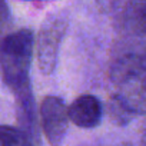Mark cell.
<instances>
[{
    "label": "cell",
    "instance_id": "52a82bcc",
    "mask_svg": "<svg viewBox=\"0 0 146 146\" xmlns=\"http://www.w3.org/2000/svg\"><path fill=\"white\" fill-rule=\"evenodd\" d=\"M25 133L20 127L0 125V146H15L23 139Z\"/></svg>",
    "mask_w": 146,
    "mask_h": 146
},
{
    "label": "cell",
    "instance_id": "5b68a950",
    "mask_svg": "<svg viewBox=\"0 0 146 146\" xmlns=\"http://www.w3.org/2000/svg\"><path fill=\"white\" fill-rule=\"evenodd\" d=\"M69 119L73 125L83 129L96 127L103 117V105L93 95H82L67 108Z\"/></svg>",
    "mask_w": 146,
    "mask_h": 146
},
{
    "label": "cell",
    "instance_id": "7a4b0ae2",
    "mask_svg": "<svg viewBox=\"0 0 146 146\" xmlns=\"http://www.w3.org/2000/svg\"><path fill=\"white\" fill-rule=\"evenodd\" d=\"M112 80L115 98L132 115H146V56H123L113 66Z\"/></svg>",
    "mask_w": 146,
    "mask_h": 146
},
{
    "label": "cell",
    "instance_id": "9c48e42d",
    "mask_svg": "<svg viewBox=\"0 0 146 146\" xmlns=\"http://www.w3.org/2000/svg\"><path fill=\"white\" fill-rule=\"evenodd\" d=\"M10 23V10L6 0H0V33Z\"/></svg>",
    "mask_w": 146,
    "mask_h": 146
},
{
    "label": "cell",
    "instance_id": "277c9868",
    "mask_svg": "<svg viewBox=\"0 0 146 146\" xmlns=\"http://www.w3.org/2000/svg\"><path fill=\"white\" fill-rule=\"evenodd\" d=\"M39 116L47 143L50 146H62L70 122L64 102L57 96H46L40 103Z\"/></svg>",
    "mask_w": 146,
    "mask_h": 146
},
{
    "label": "cell",
    "instance_id": "7c38bea8",
    "mask_svg": "<svg viewBox=\"0 0 146 146\" xmlns=\"http://www.w3.org/2000/svg\"><path fill=\"white\" fill-rule=\"evenodd\" d=\"M23 2H32V0H23Z\"/></svg>",
    "mask_w": 146,
    "mask_h": 146
},
{
    "label": "cell",
    "instance_id": "ba28073f",
    "mask_svg": "<svg viewBox=\"0 0 146 146\" xmlns=\"http://www.w3.org/2000/svg\"><path fill=\"white\" fill-rule=\"evenodd\" d=\"M132 22L139 32L146 35V0L137 2L136 7L132 12Z\"/></svg>",
    "mask_w": 146,
    "mask_h": 146
},
{
    "label": "cell",
    "instance_id": "3957f363",
    "mask_svg": "<svg viewBox=\"0 0 146 146\" xmlns=\"http://www.w3.org/2000/svg\"><path fill=\"white\" fill-rule=\"evenodd\" d=\"M67 33V20L60 15H49L36 37V59L42 75H52L59 63V53Z\"/></svg>",
    "mask_w": 146,
    "mask_h": 146
},
{
    "label": "cell",
    "instance_id": "6da1fadb",
    "mask_svg": "<svg viewBox=\"0 0 146 146\" xmlns=\"http://www.w3.org/2000/svg\"><path fill=\"white\" fill-rule=\"evenodd\" d=\"M35 46L36 39L30 29H20L0 39V75L13 93L30 85Z\"/></svg>",
    "mask_w": 146,
    "mask_h": 146
},
{
    "label": "cell",
    "instance_id": "8fae6325",
    "mask_svg": "<svg viewBox=\"0 0 146 146\" xmlns=\"http://www.w3.org/2000/svg\"><path fill=\"white\" fill-rule=\"evenodd\" d=\"M142 145L143 146H146V132L143 133V136H142Z\"/></svg>",
    "mask_w": 146,
    "mask_h": 146
},
{
    "label": "cell",
    "instance_id": "30bf717a",
    "mask_svg": "<svg viewBox=\"0 0 146 146\" xmlns=\"http://www.w3.org/2000/svg\"><path fill=\"white\" fill-rule=\"evenodd\" d=\"M15 146H37V145H36V143H35V142H33L27 135H25V136H23V139H22L19 143H16Z\"/></svg>",
    "mask_w": 146,
    "mask_h": 146
},
{
    "label": "cell",
    "instance_id": "8992f818",
    "mask_svg": "<svg viewBox=\"0 0 146 146\" xmlns=\"http://www.w3.org/2000/svg\"><path fill=\"white\" fill-rule=\"evenodd\" d=\"M15 96H16L17 119H19V123H20L19 127L37 146H40L39 119H37V115H36V105H35V98H33L30 85L20 89L19 92H16Z\"/></svg>",
    "mask_w": 146,
    "mask_h": 146
}]
</instances>
